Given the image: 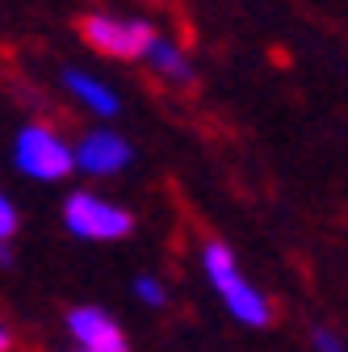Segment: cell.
Listing matches in <instances>:
<instances>
[{
    "label": "cell",
    "mask_w": 348,
    "mask_h": 352,
    "mask_svg": "<svg viewBox=\"0 0 348 352\" xmlns=\"http://www.w3.org/2000/svg\"><path fill=\"white\" fill-rule=\"evenodd\" d=\"M202 269H206L210 289L219 294L223 311H227L239 327L265 331V327L273 323V302H269V294L260 289L256 281L243 277V269H239V260H235L231 243H223V239H206V243H202Z\"/></svg>",
    "instance_id": "6da1fadb"
},
{
    "label": "cell",
    "mask_w": 348,
    "mask_h": 352,
    "mask_svg": "<svg viewBox=\"0 0 348 352\" xmlns=\"http://www.w3.org/2000/svg\"><path fill=\"white\" fill-rule=\"evenodd\" d=\"M13 168L21 176H30V181L55 185L76 172V147L51 122H25L13 139Z\"/></svg>",
    "instance_id": "7a4b0ae2"
},
{
    "label": "cell",
    "mask_w": 348,
    "mask_h": 352,
    "mask_svg": "<svg viewBox=\"0 0 348 352\" xmlns=\"http://www.w3.org/2000/svg\"><path fill=\"white\" fill-rule=\"evenodd\" d=\"M63 227L84 243H118L135 235V214L122 201H109L93 189H76L63 197Z\"/></svg>",
    "instance_id": "3957f363"
},
{
    "label": "cell",
    "mask_w": 348,
    "mask_h": 352,
    "mask_svg": "<svg viewBox=\"0 0 348 352\" xmlns=\"http://www.w3.org/2000/svg\"><path fill=\"white\" fill-rule=\"evenodd\" d=\"M80 38L105 59H122V63H135L147 59L151 42L160 38V30L147 17H122V13H84L80 21Z\"/></svg>",
    "instance_id": "277c9868"
},
{
    "label": "cell",
    "mask_w": 348,
    "mask_h": 352,
    "mask_svg": "<svg viewBox=\"0 0 348 352\" xmlns=\"http://www.w3.org/2000/svg\"><path fill=\"white\" fill-rule=\"evenodd\" d=\"M135 164V147H130L126 135H118L113 126H97V130H84L76 139V172L84 176H118Z\"/></svg>",
    "instance_id": "5b68a950"
},
{
    "label": "cell",
    "mask_w": 348,
    "mask_h": 352,
    "mask_svg": "<svg viewBox=\"0 0 348 352\" xmlns=\"http://www.w3.org/2000/svg\"><path fill=\"white\" fill-rule=\"evenodd\" d=\"M72 348H93V352H130L126 327L105 311V306H76L63 319Z\"/></svg>",
    "instance_id": "8992f818"
},
{
    "label": "cell",
    "mask_w": 348,
    "mask_h": 352,
    "mask_svg": "<svg viewBox=\"0 0 348 352\" xmlns=\"http://www.w3.org/2000/svg\"><path fill=\"white\" fill-rule=\"evenodd\" d=\"M59 84H63V93H67L72 101H80V105L89 109L93 118L113 122V118L122 113V97H118V88H113V84H105V80H101V76H93V72L63 67Z\"/></svg>",
    "instance_id": "52a82bcc"
},
{
    "label": "cell",
    "mask_w": 348,
    "mask_h": 352,
    "mask_svg": "<svg viewBox=\"0 0 348 352\" xmlns=\"http://www.w3.org/2000/svg\"><path fill=\"white\" fill-rule=\"evenodd\" d=\"M143 63H147L160 80L177 84V88H189V84H193V76H197V72H193V59H189V55H185L172 38H164V34L151 42V51H147V59H143Z\"/></svg>",
    "instance_id": "ba28073f"
},
{
    "label": "cell",
    "mask_w": 348,
    "mask_h": 352,
    "mask_svg": "<svg viewBox=\"0 0 348 352\" xmlns=\"http://www.w3.org/2000/svg\"><path fill=\"white\" fill-rule=\"evenodd\" d=\"M130 289H135V298L143 306H151V311H164V306H168V285L160 277H151V273L135 277V281H130Z\"/></svg>",
    "instance_id": "9c48e42d"
},
{
    "label": "cell",
    "mask_w": 348,
    "mask_h": 352,
    "mask_svg": "<svg viewBox=\"0 0 348 352\" xmlns=\"http://www.w3.org/2000/svg\"><path fill=\"white\" fill-rule=\"evenodd\" d=\"M13 235H17V206L0 189V243H13Z\"/></svg>",
    "instance_id": "30bf717a"
},
{
    "label": "cell",
    "mask_w": 348,
    "mask_h": 352,
    "mask_svg": "<svg viewBox=\"0 0 348 352\" xmlns=\"http://www.w3.org/2000/svg\"><path fill=\"white\" fill-rule=\"evenodd\" d=\"M311 344H315V352H348L344 336H336L331 327H315L311 331Z\"/></svg>",
    "instance_id": "8fae6325"
},
{
    "label": "cell",
    "mask_w": 348,
    "mask_h": 352,
    "mask_svg": "<svg viewBox=\"0 0 348 352\" xmlns=\"http://www.w3.org/2000/svg\"><path fill=\"white\" fill-rule=\"evenodd\" d=\"M0 352H13V327L0 319Z\"/></svg>",
    "instance_id": "7c38bea8"
},
{
    "label": "cell",
    "mask_w": 348,
    "mask_h": 352,
    "mask_svg": "<svg viewBox=\"0 0 348 352\" xmlns=\"http://www.w3.org/2000/svg\"><path fill=\"white\" fill-rule=\"evenodd\" d=\"M13 264V243H0V269H9Z\"/></svg>",
    "instance_id": "4fadbf2b"
},
{
    "label": "cell",
    "mask_w": 348,
    "mask_h": 352,
    "mask_svg": "<svg viewBox=\"0 0 348 352\" xmlns=\"http://www.w3.org/2000/svg\"><path fill=\"white\" fill-rule=\"evenodd\" d=\"M72 352H93V348H72Z\"/></svg>",
    "instance_id": "5bb4252c"
}]
</instances>
